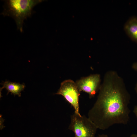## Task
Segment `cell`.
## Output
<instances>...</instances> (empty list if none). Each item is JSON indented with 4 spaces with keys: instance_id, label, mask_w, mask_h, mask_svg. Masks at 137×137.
<instances>
[{
    "instance_id": "cell-2",
    "label": "cell",
    "mask_w": 137,
    "mask_h": 137,
    "mask_svg": "<svg viewBox=\"0 0 137 137\" xmlns=\"http://www.w3.org/2000/svg\"><path fill=\"white\" fill-rule=\"evenodd\" d=\"M42 0H7L4 1V10L1 14L10 16L16 23L17 29L23 31L24 20L31 16L33 8L42 2Z\"/></svg>"
},
{
    "instance_id": "cell-3",
    "label": "cell",
    "mask_w": 137,
    "mask_h": 137,
    "mask_svg": "<svg viewBox=\"0 0 137 137\" xmlns=\"http://www.w3.org/2000/svg\"><path fill=\"white\" fill-rule=\"evenodd\" d=\"M71 119L68 129L74 132L75 137H95L98 129L88 117L74 112Z\"/></svg>"
},
{
    "instance_id": "cell-5",
    "label": "cell",
    "mask_w": 137,
    "mask_h": 137,
    "mask_svg": "<svg viewBox=\"0 0 137 137\" xmlns=\"http://www.w3.org/2000/svg\"><path fill=\"white\" fill-rule=\"evenodd\" d=\"M100 74L91 75L83 77L75 82L80 91H83L89 95L90 98L94 97L99 91L101 84Z\"/></svg>"
},
{
    "instance_id": "cell-4",
    "label": "cell",
    "mask_w": 137,
    "mask_h": 137,
    "mask_svg": "<svg viewBox=\"0 0 137 137\" xmlns=\"http://www.w3.org/2000/svg\"><path fill=\"white\" fill-rule=\"evenodd\" d=\"M80 92L75 82L71 79L64 80L56 94L61 95L74 108V113L80 114L79 112V97Z\"/></svg>"
},
{
    "instance_id": "cell-6",
    "label": "cell",
    "mask_w": 137,
    "mask_h": 137,
    "mask_svg": "<svg viewBox=\"0 0 137 137\" xmlns=\"http://www.w3.org/2000/svg\"><path fill=\"white\" fill-rule=\"evenodd\" d=\"M124 29L129 38L137 43V16L130 18L125 23Z\"/></svg>"
},
{
    "instance_id": "cell-9",
    "label": "cell",
    "mask_w": 137,
    "mask_h": 137,
    "mask_svg": "<svg viewBox=\"0 0 137 137\" xmlns=\"http://www.w3.org/2000/svg\"><path fill=\"white\" fill-rule=\"evenodd\" d=\"M133 112L137 118V105L134 107L133 110Z\"/></svg>"
},
{
    "instance_id": "cell-10",
    "label": "cell",
    "mask_w": 137,
    "mask_h": 137,
    "mask_svg": "<svg viewBox=\"0 0 137 137\" xmlns=\"http://www.w3.org/2000/svg\"><path fill=\"white\" fill-rule=\"evenodd\" d=\"M96 137H108V136L105 134H99Z\"/></svg>"
},
{
    "instance_id": "cell-7",
    "label": "cell",
    "mask_w": 137,
    "mask_h": 137,
    "mask_svg": "<svg viewBox=\"0 0 137 137\" xmlns=\"http://www.w3.org/2000/svg\"><path fill=\"white\" fill-rule=\"evenodd\" d=\"M3 87L1 89L5 88L8 91V94L9 92H11V94H13L15 96L18 95L20 97L21 93V92L23 91L25 86L24 84H20L19 83L13 82L9 81H6L2 84Z\"/></svg>"
},
{
    "instance_id": "cell-12",
    "label": "cell",
    "mask_w": 137,
    "mask_h": 137,
    "mask_svg": "<svg viewBox=\"0 0 137 137\" xmlns=\"http://www.w3.org/2000/svg\"><path fill=\"white\" fill-rule=\"evenodd\" d=\"M135 90L137 94V82L135 84Z\"/></svg>"
},
{
    "instance_id": "cell-1",
    "label": "cell",
    "mask_w": 137,
    "mask_h": 137,
    "mask_svg": "<svg viewBox=\"0 0 137 137\" xmlns=\"http://www.w3.org/2000/svg\"><path fill=\"white\" fill-rule=\"evenodd\" d=\"M99 91L88 117L98 129L103 130L115 124H127L129 119L130 96L122 77L114 71H108Z\"/></svg>"
},
{
    "instance_id": "cell-11",
    "label": "cell",
    "mask_w": 137,
    "mask_h": 137,
    "mask_svg": "<svg viewBox=\"0 0 137 137\" xmlns=\"http://www.w3.org/2000/svg\"><path fill=\"white\" fill-rule=\"evenodd\" d=\"M129 137H137V134H133L131 135Z\"/></svg>"
},
{
    "instance_id": "cell-8",
    "label": "cell",
    "mask_w": 137,
    "mask_h": 137,
    "mask_svg": "<svg viewBox=\"0 0 137 137\" xmlns=\"http://www.w3.org/2000/svg\"><path fill=\"white\" fill-rule=\"evenodd\" d=\"M132 68L134 70L137 72V62L133 63L132 65Z\"/></svg>"
}]
</instances>
